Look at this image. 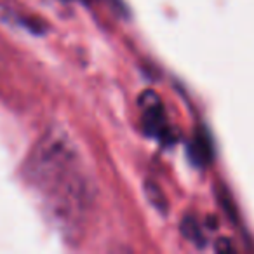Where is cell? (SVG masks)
<instances>
[{
    "instance_id": "2",
    "label": "cell",
    "mask_w": 254,
    "mask_h": 254,
    "mask_svg": "<svg viewBox=\"0 0 254 254\" xmlns=\"http://www.w3.org/2000/svg\"><path fill=\"white\" fill-rule=\"evenodd\" d=\"M94 187L92 181L84 171H77L71 178H68L64 183L54 188L51 193H47L51 212L56 216V219L64 226L82 225L85 216L91 212L94 204Z\"/></svg>"
},
{
    "instance_id": "4",
    "label": "cell",
    "mask_w": 254,
    "mask_h": 254,
    "mask_svg": "<svg viewBox=\"0 0 254 254\" xmlns=\"http://www.w3.org/2000/svg\"><path fill=\"white\" fill-rule=\"evenodd\" d=\"M181 233H183L185 239L193 244V246L202 247L205 244V233L195 218H187L181 223Z\"/></svg>"
},
{
    "instance_id": "6",
    "label": "cell",
    "mask_w": 254,
    "mask_h": 254,
    "mask_svg": "<svg viewBox=\"0 0 254 254\" xmlns=\"http://www.w3.org/2000/svg\"><path fill=\"white\" fill-rule=\"evenodd\" d=\"M216 249L219 251V253H223V251H235L232 246L228 244V240H219V244L216 246Z\"/></svg>"
},
{
    "instance_id": "5",
    "label": "cell",
    "mask_w": 254,
    "mask_h": 254,
    "mask_svg": "<svg viewBox=\"0 0 254 254\" xmlns=\"http://www.w3.org/2000/svg\"><path fill=\"white\" fill-rule=\"evenodd\" d=\"M145 190H146V197H148V200L152 202L153 207H157L159 211H162V212L166 211V209H167V200H166V197H164L162 191H160L159 185H157V183H146Z\"/></svg>"
},
{
    "instance_id": "1",
    "label": "cell",
    "mask_w": 254,
    "mask_h": 254,
    "mask_svg": "<svg viewBox=\"0 0 254 254\" xmlns=\"http://www.w3.org/2000/svg\"><path fill=\"white\" fill-rule=\"evenodd\" d=\"M80 169L75 143L66 132L54 129L32 148L25 164V176L33 188L47 195Z\"/></svg>"
},
{
    "instance_id": "3",
    "label": "cell",
    "mask_w": 254,
    "mask_h": 254,
    "mask_svg": "<svg viewBox=\"0 0 254 254\" xmlns=\"http://www.w3.org/2000/svg\"><path fill=\"white\" fill-rule=\"evenodd\" d=\"M143 126L153 136H160L166 131V117H164V110L157 98H153L148 105H145Z\"/></svg>"
}]
</instances>
